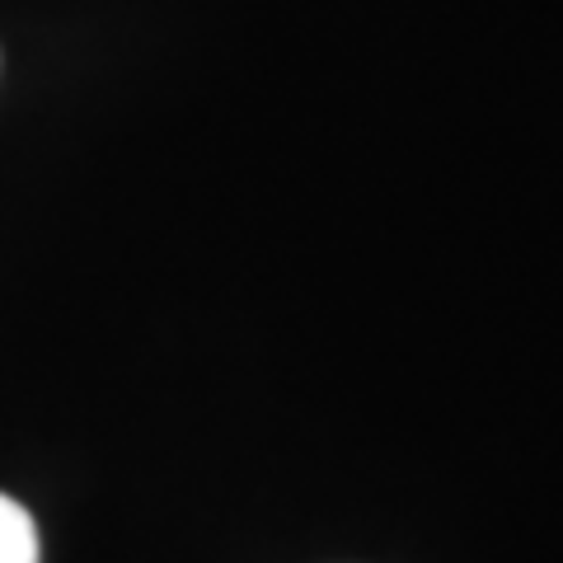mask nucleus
<instances>
[{"mask_svg": "<svg viewBox=\"0 0 563 563\" xmlns=\"http://www.w3.org/2000/svg\"><path fill=\"white\" fill-rule=\"evenodd\" d=\"M0 563H38V526L5 493H0Z\"/></svg>", "mask_w": 563, "mask_h": 563, "instance_id": "1", "label": "nucleus"}]
</instances>
